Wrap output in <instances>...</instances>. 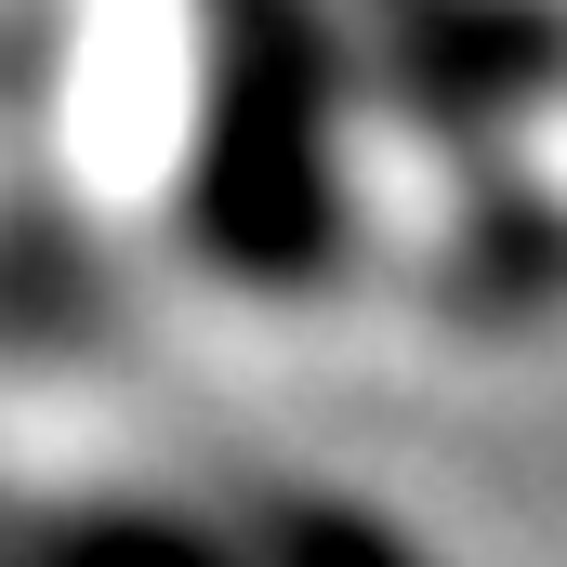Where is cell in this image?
I'll return each instance as SVG.
<instances>
[{"label": "cell", "instance_id": "1", "mask_svg": "<svg viewBox=\"0 0 567 567\" xmlns=\"http://www.w3.org/2000/svg\"><path fill=\"white\" fill-rule=\"evenodd\" d=\"M225 40H238V0H53L27 66V133L53 185L106 225H185Z\"/></svg>", "mask_w": 567, "mask_h": 567}]
</instances>
